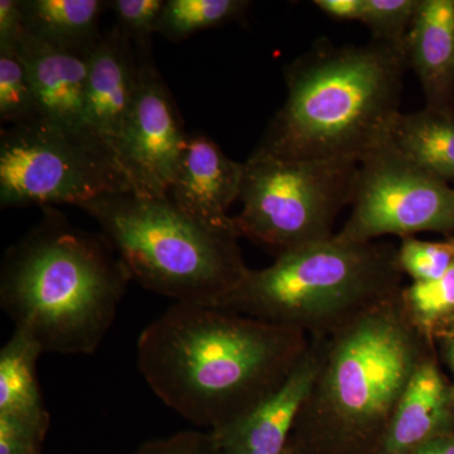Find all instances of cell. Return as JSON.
Segmentation results:
<instances>
[{
    "instance_id": "26",
    "label": "cell",
    "mask_w": 454,
    "mask_h": 454,
    "mask_svg": "<svg viewBox=\"0 0 454 454\" xmlns=\"http://www.w3.org/2000/svg\"><path fill=\"white\" fill-rule=\"evenodd\" d=\"M136 454H221L211 432L184 430L167 438L146 442Z\"/></svg>"
},
{
    "instance_id": "30",
    "label": "cell",
    "mask_w": 454,
    "mask_h": 454,
    "mask_svg": "<svg viewBox=\"0 0 454 454\" xmlns=\"http://www.w3.org/2000/svg\"><path fill=\"white\" fill-rule=\"evenodd\" d=\"M414 454H454V433L432 439Z\"/></svg>"
},
{
    "instance_id": "27",
    "label": "cell",
    "mask_w": 454,
    "mask_h": 454,
    "mask_svg": "<svg viewBox=\"0 0 454 454\" xmlns=\"http://www.w3.org/2000/svg\"><path fill=\"white\" fill-rule=\"evenodd\" d=\"M49 428L0 415V454H40Z\"/></svg>"
},
{
    "instance_id": "9",
    "label": "cell",
    "mask_w": 454,
    "mask_h": 454,
    "mask_svg": "<svg viewBox=\"0 0 454 454\" xmlns=\"http://www.w3.org/2000/svg\"><path fill=\"white\" fill-rule=\"evenodd\" d=\"M454 232V188L397 153L389 142L358 166L352 212L340 240Z\"/></svg>"
},
{
    "instance_id": "10",
    "label": "cell",
    "mask_w": 454,
    "mask_h": 454,
    "mask_svg": "<svg viewBox=\"0 0 454 454\" xmlns=\"http://www.w3.org/2000/svg\"><path fill=\"white\" fill-rule=\"evenodd\" d=\"M137 57L136 95L114 152L133 192L167 197L190 136L151 51H137Z\"/></svg>"
},
{
    "instance_id": "6",
    "label": "cell",
    "mask_w": 454,
    "mask_h": 454,
    "mask_svg": "<svg viewBox=\"0 0 454 454\" xmlns=\"http://www.w3.org/2000/svg\"><path fill=\"white\" fill-rule=\"evenodd\" d=\"M80 208L97 221L133 280L176 303L214 306L249 270L239 247L240 235L196 223L168 197L128 191Z\"/></svg>"
},
{
    "instance_id": "18",
    "label": "cell",
    "mask_w": 454,
    "mask_h": 454,
    "mask_svg": "<svg viewBox=\"0 0 454 454\" xmlns=\"http://www.w3.org/2000/svg\"><path fill=\"white\" fill-rule=\"evenodd\" d=\"M25 35L62 49L91 52L103 33L98 29L104 0H22Z\"/></svg>"
},
{
    "instance_id": "28",
    "label": "cell",
    "mask_w": 454,
    "mask_h": 454,
    "mask_svg": "<svg viewBox=\"0 0 454 454\" xmlns=\"http://www.w3.org/2000/svg\"><path fill=\"white\" fill-rule=\"evenodd\" d=\"M25 35L22 0H0V46L17 47Z\"/></svg>"
},
{
    "instance_id": "14",
    "label": "cell",
    "mask_w": 454,
    "mask_h": 454,
    "mask_svg": "<svg viewBox=\"0 0 454 454\" xmlns=\"http://www.w3.org/2000/svg\"><path fill=\"white\" fill-rule=\"evenodd\" d=\"M450 389L438 355L430 357L415 373L372 454H414L432 439L454 433Z\"/></svg>"
},
{
    "instance_id": "2",
    "label": "cell",
    "mask_w": 454,
    "mask_h": 454,
    "mask_svg": "<svg viewBox=\"0 0 454 454\" xmlns=\"http://www.w3.org/2000/svg\"><path fill=\"white\" fill-rule=\"evenodd\" d=\"M408 70L405 42L317 41L284 70L286 101L255 151L360 166L389 142Z\"/></svg>"
},
{
    "instance_id": "19",
    "label": "cell",
    "mask_w": 454,
    "mask_h": 454,
    "mask_svg": "<svg viewBox=\"0 0 454 454\" xmlns=\"http://www.w3.org/2000/svg\"><path fill=\"white\" fill-rule=\"evenodd\" d=\"M43 354L28 334L14 330L0 351V415L50 427V414L37 376Z\"/></svg>"
},
{
    "instance_id": "34",
    "label": "cell",
    "mask_w": 454,
    "mask_h": 454,
    "mask_svg": "<svg viewBox=\"0 0 454 454\" xmlns=\"http://www.w3.org/2000/svg\"><path fill=\"white\" fill-rule=\"evenodd\" d=\"M450 241H452L453 245H454V238H450Z\"/></svg>"
},
{
    "instance_id": "13",
    "label": "cell",
    "mask_w": 454,
    "mask_h": 454,
    "mask_svg": "<svg viewBox=\"0 0 454 454\" xmlns=\"http://www.w3.org/2000/svg\"><path fill=\"white\" fill-rule=\"evenodd\" d=\"M138 83V57L118 25L103 33L90 56L85 121L107 145L115 146ZM115 153V152H114Z\"/></svg>"
},
{
    "instance_id": "11",
    "label": "cell",
    "mask_w": 454,
    "mask_h": 454,
    "mask_svg": "<svg viewBox=\"0 0 454 454\" xmlns=\"http://www.w3.org/2000/svg\"><path fill=\"white\" fill-rule=\"evenodd\" d=\"M243 173L244 164L230 160L210 137L191 134L167 197L196 223L240 235L227 211L240 196Z\"/></svg>"
},
{
    "instance_id": "17",
    "label": "cell",
    "mask_w": 454,
    "mask_h": 454,
    "mask_svg": "<svg viewBox=\"0 0 454 454\" xmlns=\"http://www.w3.org/2000/svg\"><path fill=\"white\" fill-rule=\"evenodd\" d=\"M389 143L418 168L448 184L454 182V109L400 113Z\"/></svg>"
},
{
    "instance_id": "25",
    "label": "cell",
    "mask_w": 454,
    "mask_h": 454,
    "mask_svg": "<svg viewBox=\"0 0 454 454\" xmlns=\"http://www.w3.org/2000/svg\"><path fill=\"white\" fill-rule=\"evenodd\" d=\"M106 5L113 9L119 28L137 51H151L152 35L157 33L166 0H112Z\"/></svg>"
},
{
    "instance_id": "1",
    "label": "cell",
    "mask_w": 454,
    "mask_h": 454,
    "mask_svg": "<svg viewBox=\"0 0 454 454\" xmlns=\"http://www.w3.org/2000/svg\"><path fill=\"white\" fill-rule=\"evenodd\" d=\"M309 345V337L294 328L175 303L140 333L137 364L164 405L219 432L274 395Z\"/></svg>"
},
{
    "instance_id": "22",
    "label": "cell",
    "mask_w": 454,
    "mask_h": 454,
    "mask_svg": "<svg viewBox=\"0 0 454 454\" xmlns=\"http://www.w3.org/2000/svg\"><path fill=\"white\" fill-rule=\"evenodd\" d=\"M43 118L40 100L17 47L0 46V121L25 124Z\"/></svg>"
},
{
    "instance_id": "12",
    "label": "cell",
    "mask_w": 454,
    "mask_h": 454,
    "mask_svg": "<svg viewBox=\"0 0 454 454\" xmlns=\"http://www.w3.org/2000/svg\"><path fill=\"white\" fill-rule=\"evenodd\" d=\"M328 337L310 339L306 355L286 384L255 411L211 432L221 454H283L324 358Z\"/></svg>"
},
{
    "instance_id": "21",
    "label": "cell",
    "mask_w": 454,
    "mask_h": 454,
    "mask_svg": "<svg viewBox=\"0 0 454 454\" xmlns=\"http://www.w3.org/2000/svg\"><path fill=\"white\" fill-rule=\"evenodd\" d=\"M250 4L247 0H166L157 33L166 40L184 41L238 20Z\"/></svg>"
},
{
    "instance_id": "4",
    "label": "cell",
    "mask_w": 454,
    "mask_h": 454,
    "mask_svg": "<svg viewBox=\"0 0 454 454\" xmlns=\"http://www.w3.org/2000/svg\"><path fill=\"white\" fill-rule=\"evenodd\" d=\"M434 343L409 324L399 294L325 342L289 444L312 454H372Z\"/></svg>"
},
{
    "instance_id": "33",
    "label": "cell",
    "mask_w": 454,
    "mask_h": 454,
    "mask_svg": "<svg viewBox=\"0 0 454 454\" xmlns=\"http://www.w3.org/2000/svg\"><path fill=\"white\" fill-rule=\"evenodd\" d=\"M450 411H452L454 422V382H452V389H450Z\"/></svg>"
},
{
    "instance_id": "20",
    "label": "cell",
    "mask_w": 454,
    "mask_h": 454,
    "mask_svg": "<svg viewBox=\"0 0 454 454\" xmlns=\"http://www.w3.org/2000/svg\"><path fill=\"white\" fill-rule=\"evenodd\" d=\"M399 303L409 324L435 345L454 328V262L437 280L403 286Z\"/></svg>"
},
{
    "instance_id": "3",
    "label": "cell",
    "mask_w": 454,
    "mask_h": 454,
    "mask_svg": "<svg viewBox=\"0 0 454 454\" xmlns=\"http://www.w3.org/2000/svg\"><path fill=\"white\" fill-rule=\"evenodd\" d=\"M42 210L4 254L0 306L43 354H95L133 278L101 232L74 226L55 207Z\"/></svg>"
},
{
    "instance_id": "24",
    "label": "cell",
    "mask_w": 454,
    "mask_h": 454,
    "mask_svg": "<svg viewBox=\"0 0 454 454\" xmlns=\"http://www.w3.org/2000/svg\"><path fill=\"white\" fill-rule=\"evenodd\" d=\"M419 0H364L360 22L370 29L373 41L404 43Z\"/></svg>"
},
{
    "instance_id": "29",
    "label": "cell",
    "mask_w": 454,
    "mask_h": 454,
    "mask_svg": "<svg viewBox=\"0 0 454 454\" xmlns=\"http://www.w3.org/2000/svg\"><path fill=\"white\" fill-rule=\"evenodd\" d=\"M325 16L337 20H360L364 0H316Z\"/></svg>"
},
{
    "instance_id": "23",
    "label": "cell",
    "mask_w": 454,
    "mask_h": 454,
    "mask_svg": "<svg viewBox=\"0 0 454 454\" xmlns=\"http://www.w3.org/2000/svg\"><path fill=\"white\" fill-rule=\"evenodd\" d=\"M397 260L404 276L413 282H430L444 276L454 262V245L450 239L441 243L404 238L397 247Z\"/></svg>"
},
{
    "instance_id": "31",
    "label": "cell",
    "mask_w": 454,
    "mask_h": 454,
    "mask_svg": "<svg viewBox=\"0 0 454 454\" xmlns=\"http://www.w3.org/2000/svg\"><path fill=\"white\" fill-rule=\"evenodd\" d=\"M439 360L446 364L454 376V328L439 337L435 342Z\"/></svg>"
},
{
    "instance_id": "15",
    "label": "cell",
    "mask_w": 454,
    "mask_h": 454,
    "mask_svg": "<svg viewBox=\"0 0 454 454\" xmlns=\"http://www.w3.org/2000/svg\"><path fill=\"white\" fill-rule=\"evenodd\" d=\"M429 109H454V0H419L405 37Z\"/></svg>"
},
{
    "instance_id": "5",
    "label": "cell",
    "mask_w": 454,
    "mask_h": 454,
    "mask_svg": "<svg viewBox=\"0 0 454 454\" xmlns=\"http://www.w3.org/2000/svg\"><path fill=\"white\" fill-rule=\"evenodd\" d=\"M397 249L389 243H354L336 234L249 269L231 292L214 304L309 339L331 337L403 289Z\"/></svg>"
},
{
    "instance_id": "32",
    "label": "cell",
    "mask_w": 454,
    "mask_h": 454,
    "mask_svg": "<svg viewBox=\"0 0 454 454\" xmlns=\"http://www.w3.org/2000/svg\"><path fill=\"white\" fill-rule=\"evenodd\" d=\"M283 454H312L309 452H306V450H301V448L292 446V444H288L286 450H284Z\"/></svg>"
},
{
    "instance_id": "8",
    "label": "cell",
    "mask_w": 454,
    "mask_h": 454,
    "mask_svg": "<svg viewBox=\"0 0 454 454\" xmlns=\"http://www.w3.org/2000/svg\"><path fill=\"white\" fill-rule=\"evenodd\" d=\"M131 190L112 146L88 125L38 118L0 131V206H82Z\"/></svg>"
},
{
    "instance_id": "7",
    "label": "cell",
    "mask_w": 454,
    "mask_h": 454,
    "mask_svg": "<svg viewBox=\"0 0 454 454\" xmlns=\"http://www.w3.org/2000/svg\"><path fill=\"white\" fill-rule=\"evenodd\" d=\"M243 164L236 229L276 259L333 238L337 216L354 201L356 163L254 151Z\"/></svg>"
},
{
    "instance_id": "16",
    "label": "cell",
    "mask_w": 454,
    "mask_h": 454,
    "mask_svg": "<svg viewBox=\"0 0 454 454\" xmlns=\"http://www.w3.org/2000/svg\"><path fill=\"white\" fill-rule=\"evenodd\" d=\"M40 100L42 116L70 124L85 121L91 52L62 49L23 35L17 46ZM89 127V125H88Z\"/></svg>"
}]
</instances>
